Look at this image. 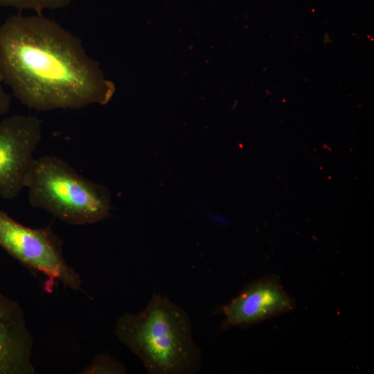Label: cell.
I'll return each mask as SVG.
<instances>
[{
  "label": "cell",
  "mask_w": 374,
  "mask_h": 374,
  "mask_svg": "<svg viewBox=\"0 0 374 374\" xmlns=\"http://www.w3.org/2000/svg\"><path fill=\"white\" fill-rule=\"evenodd\" d=\"M0 78L37 111L105 105L115 92L81 40L40 14L12 15L0 24Z\"/></svg>",
  "instance_id": "obj_1"
},
{
  "label": "cell",
  "mask_w": 374,
  "mask_h": 374,
  "mask_svg": "<svg viewBox=\"0 0 374 374\" xmlns=\"http://www.w3.org/2000/svg\"><path fill=\"white\" fill-rule=\"evenodd\" d=\"M84 373H125V366L106 354L98 355Z\"/></svg>",
  "instance_id": "obj_9"
},
{
  "label": "cell",
  "mask_w": 374,
  "mask_h": 374,
  "mask_svg": "<svg viewBox=\"0 0 374 374\" xmlns=\"http://www.w3.org/2000/svg\"><path fill=\"white\" fill-rule=\"evenodd\" d=\"M293 299L284 290L279 278L268 276L248 284L218 311L224 320L222 328H244L294 309Z\"/></svg>",
  "instance_id": "obj_6"
},
{
  "label": "cell",
  "mask_w": 374,
  "mask_h": 374,
  "mask_svg": "<svg viewBox=\"0 0 374 374\" xmlns=\"http://www.w3.org/2000/svg\"><path fill=\"white\" fill-rule=\"evenodd\" d=\"M25 188L30 205L73 225L103 220L112 209L106 186L85 178L56 156L35 159Z\"/></svg>",
  "instance_id": "obj_3"
},
{
  "label": "cell",
  "mask_w": 374,
  "mask_h": 374,
  "mask_svg": "<svg viewBox=\"0 0 374 374\" xmlns=\"http://www.w3.org/2000/svg\"><path fill=\"white\" fill-rule=\"evenodd\" d=\"M33 337L19 304L0 293V374H33Z\"/></svg>",
  "instance_id": "obj_7"
},
{
  "label": "cell",
  "mask_w": 374,
  "mask_h": 374,
  "mask_svg": "<svg viewBox=\"0 0 374 374\" xmlns=\"http://www.w3.org/2000/svg\"><path fill=\"white\" fill-rule=\"evenodd\" d=\"M73 0H0L1 7L32 10L41 12L46 9H58L70 5Z\"/></svg>",
  "instance_id": "obj_8"
},
{
  "label": "cell",
  "mask_w": 374,
  "mask_h": 374,
  "mask_svg": "<svg viewBox=\"0 0 374 374\" xmlns=\"http://www.w3.org/2000/svg\"><path fill=\"white\" fill-rule=\"evenodd\" d=\"M62 244L51 226L30 228L0 210V247L26 267L46 276L51 286L57 280L78 290L80 276L66 263Z\"/></svg>",
  "instance_id": "obj_4"
},
{
  "label": "cell",
  "mask_w": 374,
  "mask_h": 374,
  "mask_svg": "<svg viewBox=\"0 0 374 374\" xmlns=\"http://www.w3.org/2000/svg\"><path fill=\"white\" fill-rule=\"evenodd\" d=\"M187 313L167 297L154 294L144 310L125 313L117 321V338L152 374H194L202 351L192 336Z\"/></svg>",
  "instance_id": "obj_2"
},
{
  "label": "cell",
  "mask_w": 374,
  "mask_h": 374,
  "mask_svg": "<svg viewBox=\"0 0 374 374\" xmlns=\"http://www.w3.org/2000/svg\"><path fill=\"white\" fill-rule=\"evenodd\" d=\"M42 125L32 115L15 114L0 120V196L14 199L26 187Z\"/></svg>",
  "instance_id": "obj_5"
},
{
  "label": "cell",
  "mask_w": 374,
  "mask_h": 374,
  "mask_svg": "<svg viewBox=\"0 0 374 374\" xmlns=\"http://www.w3.org/2000/svg\"><path fill=\"white\" fill-rule=\"evenodd\" d=\"M4 84L0 78V120L8 113L10 107V96L6 92Z\"/></svg>",
  "instance_id": "obj_10"
}]
</instances>
